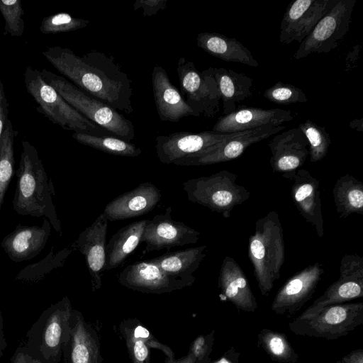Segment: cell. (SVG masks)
I'll return each mask as SVG.
<instances>
[{"mask_svg": "<svg viewBox=\"0 0 363 363\" xmlns=\"http://www.w3.org/2000/svg\"><path fill=\"white\" fill-rule=\"evenodd\" d=\"M42 53L65 78L85 94L117 111L133 113L131 81L113 57L96 50L78 56L72 50L58 45L48 47Z\"/></svg>", "mask_w": 363, "mask_h": 363, "instance_id": "6da1fadb", "label": "cell"}, {"mask_svg": "<svg viewBox=\"0 0 363 363\" xmlns=\"http://www.w3.org/2000/svg\"><path fill=\"white\" fill-rule=\"evenodd\" d=\"M21 144L13 208L19 215L44 216L52 228L62 235L61 223L52 199L55 193L52 182L48 179L36 148L27 140H23Z\"/></svg>", "mask_w": 363, "mask_h": 363, "instance_id": "7a4b0ae2", "label": "cell"}, {"mask_svg": "<svg viewBox=\"0 0 363 363\" xmlns=\"http://www.w3.org/2000/svg\"><path fill=\"white\" fill-rule=\"evenodd\" d=\"M248 256L262 295L266 296L280 278L285 260L284 231L278 212L272 211L255 223L249 238Z\"/></svg>", "mask_w": 363, "mask_h": 363, "instance_id": "3957f363", "label": "cell"}, {"mask_svg": "<svg viewBox=\"0 0 363 363\" xmlns=\"http://www.w3.org/2000/svg\"><path fill=\"white\" fill-rule=\"evenodd\" d=\"M72 310L67 296L45 310L27 334L25 352L40 363H59L70 338Z\"/></svg>", "mask_w": 363, "mask_h": 363, "instance_id": "277c9868", "label": "cell"}, {"mask_svg": "<svg viewBox=\"0 0 363 363\" xmlns=\"http://www.w3.org/2000/svg\"><path fill=\"white\" fill-rule=\"evenodd\" d=\"M41 74L45 82L83 116L117 138L129 142L134 139L133 123L117 110L85 94L64 77L45 69Z\"/></svg>", "mask_w": 363, "mask_h": 363, "instance_id": "5b68a950", "label": "cell"}, {"mask_svg": "<svg viewBox=\"0 0 363 363\" xmlns=\"http://www.w3.org/2000/svg\"><path fill=\"white\" fill-rule=\"evenodd\" d=\"M237 178L236 174L222 170L188 179L182 186L189 201L229 218L233 208L250 197V192L236 182Z\"/></svg>", "mask_w": 363, "mask_h": 363, "instance_id": "8992f818", "label": "cell"}, {"mask_svg": "<svg viewBox=\"0 0 363 363\" xmlns=\"http://www.w3.org/2000/svg\"><path fill=\"white\" fill-rule=\"evenodd\" d=\"M23 77L27 91L38 104V112L49 121L65 130L100 135L101 127L76 111L47 84L41 71L28 66Z\"/></svg>", "mask_w": 363, "mask_h": 363, "instance_id": "52a82bcc", "label": "cell"}, {"mask_svg": "<svg viewBox=\"0 0 363 363\" xmlns=\"http://www.w3.org/2000/svg\"><path fill=\"white\" fill-rule=\"evenodd\" d=\"M363 323V303H340L322 308L306 318H296L289 323L296 335L337 340L347 335Z\"/></svg>", "mask_w": 363, "mask_h": 363, "instance_id": "ba28073f", "label": "cell"}, {"mask_svg": "<svg viewBox=\"0 0 363 363\" xmlns=\"http://www.w3.org/2000/svg\"><path fill=\"white\" fill-rule=\"evenodd\" d=\"M239 133L218 134L206 130L158 135L155 146L157 157L162 163L182 165L211 152Z\"/></svg>", "mask_w": 363, "mask_h": 363, "instance_id": "9c48e42d", "label": "cell"}, {"mask_svg": "<svg viewBox=\"0 0 363 363\" xmlns=\"http://www.w3.org/2000/svg\"><path fill=\"white\" fill-rule=\"evenodd\" d=\"M356 0H337L300 43L294 55L300 60L313 53H327L337 48L346 36Z\"/></svg>", "mask_w": 363, "mask_h": 363, "instance_id": "30bf717a", "label": "cell"}, {"mask_svg": "<svg viewBox=\"0 0 363 363\" xmlns=\"http://www.w3.org/2000/svg\"><path fill=\"white\" fill-rule=\"evenodd\" d=\"M181 93L187 104L199 116L213 118L220 109L221 101L213 67L199 72L194 64L180 57L177 64Z\"/></svg>", "mask_w": 363, "mask_h": 363, "instance_id": "8fae6325", "label": "cell"}, {"mask_svg": "<svg viewBox=\"0 0 363 363\" xmlns=\"http://www.w3.org/2000/svg\"><path fill=\"white\" fill-rule=\"evenodd\" d=\"M362 296L363 258L357 254H345L340 261L338 279L297 318H309L324 307Z\"/></svg>", "mask_w": 363, "mask_h": 363, "instance_id": "7c38bea8", "label": "cell"}, {"mask_svg": "<svg viewBox=\"0 0 363 363\" xmlns=\"http://www.w3.org/2000/svg\"><path fill=\"white\" fill-rule=\"evenodd\" d=\"M118 282L123 286L146 294H161L191 286L194 278H180L171 276L150 259L127 265L118 276Z\"/></svg>", "mask_w": 363, "mask_h": 363, "instance_id": "4fadbf2b", "label": "cell"}, {"mask_svg": "<svg viewBox=\"0 0 363 363\" xmlns=\"http://www.w3.org/2000/svg\"><path fill=\"white\" fill-rule=\"evenodd\" d=\"M324 273L323 264L316 262L294 274L277 293L272 311L286 316L297 313L312 298Z\"/></svg>", "mask_w": 363, "mask_h": 363, "instance_id": "5bb4252c", "label": "cell"}, {"mask_svg": "<svg viewBox=\"0 0 363 363\" xmlns=\"http://www.w3.org/2000/svg\"><path fill=\"white\" fill-rule=\"evenodd\" d=\"M337 0H296L287 6L283 16L279 42L301 43L313 30L317 23L335 4Z\"/></svg>", "mask_w": 363, "mask_h": 363, "instance_id": "9a60e30c", "label": "cell"}, {"mask_svg": "<svg viewBox=\"0 0 363 363\" xmlns=\"http://www.w3.org/2000/svg\"><path fill=\"white\" fill-rule=\"evenodd\" d=\"M171 213L172 208L169 206L164 213L147 219L141 240V242L146 243L143 254L198 242L201 233L184 223L174 220Z\"/></svg>", "mask_w": 363, "mask_h": 363, "instance_id": "2e32d148", "label": "cell"}, {"mask_svg": "<svg viewBox=\"0 0 363 363\" xmlns=\"http://www.w3.org/2000/svg\"><path fill=\"white\" fill-rule=\"evenodd\" d=\"M268 146L273 172L290 181L309 156L308 140L298 127L275 134Z\"/></svg>", "mask_w": 363, "mask_h": 363, "instance_id": "e0dca14e", "label": "cell"}, {"mask_svg": "<svg viewBox=\"0 0 363 363\" xmlns=\"http://www.w3.org/2000/svg\"><path fill=\"white\" fill-rule=\"evenodd\" d=\"M294 116L289 110L264 109L242 106L234 112L218 118L212 132L218 134L233 133L264 126H279L291 121Z\"/></svg>", "mask_w": 363, "mask_h": 363, "instance_id": "ac0fdd59", "label": "cell"}, {"mask_svg": "<svg viewBox=\"0 0 363 363\" xmlns=\"http://www.w3.org/2000/svg\"><path fill=\"white\" fill-rule=\"evenodd\" d=\"M107 228L108 220L102 213L74 242L76 250L85 257L93 291L101 288V277L105 271Z\"/></svg>", "mask_w": 363, "mask_h": 363, "instance_id": "d6986e66", "label": "cell"}, {"mask_svg": "<svg viewBox=\"0 0 363 363\" xmlns=\"http://www.w3.org/2000/svg\"><path fill=\"white\" fill-rule=\"evenodd\" d=\"M98 333L82 313L73 309L70 318V338L63 353L66 363H101Z\"/></svg>", "mask_w": 363, "mask_h": 363, "instance_id": "ffe728a7", "label": "cell"}, {"mask_svg": "<svg viewBox=\"0 0 363 363\" xmlns=\"http://www.w3.org/2000/svg\"><path fill=\"white\" fill-rule=\"evenodd\" d=\"M162 198L160 190L151 182H144L111 201L104 215L111 221L129 219L152 211Z\"/></svg>", "mask_w": 363, "mask_h": 363, "instance_id": "44dd1931", "label": "cell"}, {"mask_svg": "<svg viewBox=\"0 0 363 363\" xmlns=\"http://www.w3.org/2000/svg\"><path fill=\"white\" fill-rule=\"evenodd\" d=\"M291 188V198L298 213L315 228L319 238L324 235L320 182L304 169L296 171Z\"/></svg>", "mask_w": 363, "mask_h": 363, "instance_id": "7402d4cb", "label": "cell"}, {"mask_svg": "<svg viewBox=\"0 0 363 363\" xmlns=\"http://www.w3.org/2000/svg\"><path fill=\"white\" fill-rule=\"evenodd\" d=\"M51 228L50 221L45 218L41 226L18 225L3 238L1 246L13 262L32 259L45 247Z\"/></svg>", "mask_w": 363, "mask_h": 363, "instance_id": "603a6c76", "label": "cell"}, {"mask_svg": "<svg viewBox=\"0 0 363 363\" xmlns=\"http://www.w3.org/2000/svg\"><path fill=\"white\" fill-rule=\"evenodd\" d=\"M152 85L156 110L162 121L174 123L184 117L199 116L187 104L165 69L160 65L153 67Z\"/></svg>", "mask_w": 363, "mask_h": 363, "instance_id": "cb8c5ba5", "label": "cell"}, {"mask_svg": "<svg viewBox=\"0 0 363 363\" xmlns=\"http://www.w3.org/2000/svg\"><path fill=\"white\" fill-rule=\"evenodd\" d=\"M286 125L264 126L240 132L218 148L199 158L184 162L182 166L213 164L230 161L240 157L251 145L260 142L284 130Z\"/></svg>", "mask_w": 363, "mask_h": 363, "instance_id": "d4e9b609", "label": "cell"}, {"mask_svg": "<svg viewBox=\"0 0 363 363\" xmlns=\"http://www.w3.org/2000/svg\"><path fill=\"white\" fill-rule=\"evenodd\" d=\"M218 283L222 294L238 309L248 313L256 311V298L244 272L233 257L226 256L223 259Z\"/></svg>", "mask_w": 363, "mask_h": 363, "instance_id": "484cf974", "label": "cell"}, {"mask_svg": "<svg viewBox=\"0 0 363 363\" xmlns=\"http://www.w3.org/2000/svg\"><path fill=\"white\" fill-rule=\"evenodd\" d=\"M118 329L133 363H150V348L161 350L169 359L174 358L172 349L157 340L139 320L125 319Z\"/></svg>", "mask_w": 363, "mask_h": 363, "instance_id": "4316f807", "label": "cell"}, {"mask_svg": "<svg viewBox=\"0 0 363 363\" xmlns=\"http://www.w3.org/2000/svg\"><path fill=\"white\" fill-rule=\"evenodd\" d=\"M196 44L206 52L223 61L253 67L259 66L251 51L235 38L220 33L203 32L198 34Z\"/></svg>", "mask_w": 363, "mask_h": 363, "instance_id": "83f0119b", "label": "cell"}, {"mask_svg": "<svg viewBox=\"0 0 363 363\" xmlns=\"http://www.w3.org/2000/svg\"><path fill=\"white\" fill-rule=\"evenodd\" d=\"M147 219L131 223L119 229L106 245L105 271L121 265L141 242Z\"/></svg>", "mask_w": 363, "mask_h": 363, "instance_id": "f1b7e54d", "label": "cell"}, {"mask_svg": "<svg viewBox=\"0 0 363 363\" xmlns=\"http://www.w3.org/2000/svg\"><path fill=\"white\" fill-rule=\"evenodd\" d=\"M215 79L223 104V114L228 115L236 109V103L252 94V79L244 73L224 67H213Z\"/></svg>", "mask_w": 363, "mask_h": 363, "instance_id": "f546056e", "label": "cell"}, {"mask_svg": "<svg viewBox=\"0 0 363 363\" xmlns=\"http://www.w3.org/2000/svg\"><path fill=\"white\" fill-rule=\"evenodd\" d=\"M206 245H201L167 252L150 260L171 276L194 278L193 274L206 256Z\"/></svg>", "mask_w": 363, "mask_h": 363, "instance_id": "4dcf8cb0", "label": "cell"}, {"mask_svg": "<svg viewBox=\"0 0 363 363\" xmlns=\"http://www.w3.org/2000/svg\"><path fill=\"white\" fill-rule=\"evenodd\" d=\"M337 215L345 218L352 213H363V183L349 174L341 176L333 188Z\"/></svg>", "mask_w": 363, "mask_h": 363, "instance_id": "1f68e13d", "label": "cell"}, {"mask_svg": "<svg viewBox=\"0 0 363 363\" xmlns=\"http://www.w3.org/2000/svg\"><path fill=\"white\" fill-rule=\"evenodd\" d=\"M72 138L78 143L110 155L135 157L142 150L135 144L113 136L74 133Z\"/></svg>", "mask_w": 363, "mask_h": 363, "instance_id": "d6a6232c", "label": "cell"}, {"mask_svg": "<svg viewBox=\"0 0 363 363\" xmlns=\"http://www.w3.org/2000/svg\"><path fill=\"white\" fill-rule=\"evenodd\" d=\"M257 346L271 359L280 363H297L298 355L284 333L263 328L257 335Z\"/></svg>", "mask_w": 363, "mask_h": 363, "instance_id": "836d02e7", "label": "cell"}, {"mask_svg": "<svg viewBox=\"0 0 363 363\" xmlns=\"http://www.w3.org/2000/svg\"><path fill=\"white\" fill-rule=\"evenodd\" d=\"M14 136L12 123L8 118L0 139V214L6 192L13 174Z\"/></svg>", "mask_w": 363, "mask_h": 363, "instance_id": "e575fe53", "label": "cell"}, {"mask_svg": "<svg viewBox=\"0 0 363 363\" xmlns=\"http://www.w3.org/2000/svg\"><path fill=\"white\" fill-rule=\"evenodd\" d=\"M298 128L306 136L309 145L310 162H317L327 155L331 145V139L325 128L307 120L301 123Z\"/></svg>", "mask_w": 363, "mask_h": 363, "instance_id": "d590c367", "label": "cell"}, {"mask_svg": "<svg viewBox=\"0 0 363 363\" xmlns=\"http://www.w3.org/2000/svg\"><path fill=\"white\" fill-rule=\"evenodd\" d=\"M89 23L88 20L76 18L67 13H58L45 17L39 29L43 34H57L85 28Z\"/></svg>", "mask_w": 363, "mask_h": 363, "instance_id": "8d00e7d4", "label": "cell"}, {"mask_svg": "<svg viewBox=\"0 0 363 363\" xmlns=\"http://www.w3.org/2000/svg\"><path fill=\"white\" fill-rule=\"evenodd\" d=\"M0 13L5 26V34L21 37L25 30L24 11L20 0H0Z\"/></svg>", "mask_w": 363, "mask_h": 363, "instance_id": "74e56055", "label": "cell"}, {"mask_svg": "<svg viewBox=\"0 0 363 363\" xmlns=\"http://www.w3.org/2000/svg\"><path fill=\"white\" fill-rule=\"evenodd\" d=\"M263 95L270 102L281 105L308 101L307 96L302 89L281 82H278L267 89Z\"/></svg>", "mask_w": 363, "mask_h": 363, "instance_id": "f35d334b", "label": "cell"}, {"mask_svg": "<svg viewBox=\"0 0 363 363\" xmlns=\"http://www.w3.org/2000/svg\"><path fill=\"white\" fill-rule=\"evenodd\" d=\"M214 333L213 330L207 335H200L191 343L188 354L195 363H211L210 354L214 342Z\"/></svg>", "mask_w": 363, "mask_h": 363, "instance_id": "ab89813d", "label": "cell"}, {"mask_svg": "<svg viewBox=\"0 0 363 363\" xmlns=\"http://www.w3.org/2000/svg\"><path fill=\"white\" fill-rule=\"evenodd\" d=\"M167 0H136L133 4V9H143V14L145 17L156 15L160 11L167 8Z\"/></svg>", "mask_w": 363, "mask_h": 363, "instance_id": "60d3db41", "label": "cell"}, {"mask_svg": "<svg viewBox=\"0 0 363 363\" xmlns=\"http://www.w3.org/2000/svg\"><path fill=\"white\" fill-rule=\"evenodd\" d=\"M9 104L2 82L0 79V139L6 121L8 119Z\"/></svg>", "mask_w": 363, "mask_h": 363, "instance_id": "b9f144b4", "label": "cell"}, {"mask_svg": "<svg viewBox=\"0 0 363 363\" xmlns=\"http://www.w3.org/2000/svg\"><path fill=\"white\" fill-rule=\"evenodd\" d=\"M240 354L233 347H230L220 359L211 363H239Z\"/></svg>", "mask_w": 363, "mask_h": 363, "instance_id": "7bdbcfd3", "label": "cell"}, {"mask_svg": "<svg viewBox=\"0 0 363 363\" xmlns=\"http://www.w3.org/2000/svg\"><path fill=\"white\" fill-rule=\"evenodd\" d=\"M340 363H363V350L358 349L350 352L342 357Z\"/></svg>", "mask_w": 363, "mask_h": 363, "instance_id": "ee69618b", "label": "cell"}, {"mask_svg": "<svg viewBox=\"0 0 363 363\" xmlns=\"http://www.w3.org/2000/svg\"><path fill=\"white\" fill-rule=\"evenodd\" d=\"M29 356L24 349L18 350L13 357L11 363H28Z\"/></svg>", "mask_w": 363, "mask_h": 363, "instance_id": "f6af8a7d", "label": "cell"}, {"mask_svg": "<svg viewBox=\"0 0 363 363\" xmlns=\"http://www.w3.org/2000/svg\"><path fill=\"white\" fill-rule=\"evenodd\" d=\"M6 341L4 337V328H3V317L0 311V358L4 354V352L6 347Z\"/></svg>", "mask_w": 363, "mask_h": 363, "instance_id": "bcb514c9", "label": "cell"}, {"mask_svg": "<svg viewBox=\"0 0 363 363\" xmlns=\"http://www.w3.org/2000/svg\"><path fill=\"white\" fill-rule=\"evenodd\" d=\"M164 363H195L193 359L187 354L186 356L182 357L180 359H169L165 357Z\"/></svg>", "mask_w": 363, "mask_h": 363, "instance_id": "7dc6e473", "label": "cell"}, {"mask_svg": "<svg viewBox=\"0 0 363 363\" xmlns=\"http://www.w3.org/2000/svg\"><path fill=\"white\" fill-rule=\"evenodd\" d=\"M28 363H40V362L38 360L33 359L29 356V362Z\"/></svg>", "mask_w": 363, "mask_h": 363, "instance_id": "c3c4849f", "label": "cell"}, {"mask_svg": "<svg viewBox=\"0 0 363 363\" xmlns=\"http://www.w3.org/2000/svg\"><path fill=\"white\" fill-rule=\"evenodd\" d=\"M336 363H340V362H337Z\"/></svg>", "mask_w": 363, "mask_h": 363, "instance_id": "681fc988", "label": "cell"}]
</instances>
